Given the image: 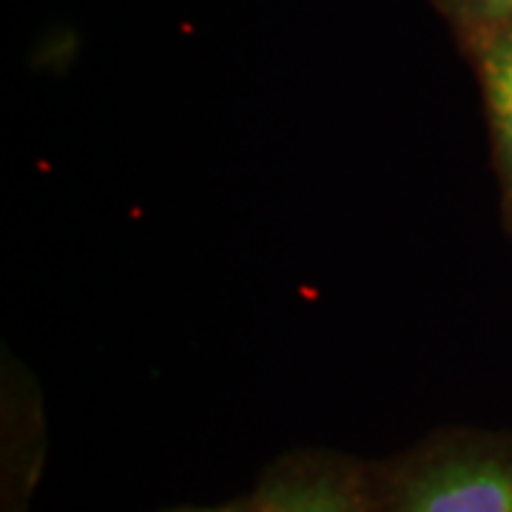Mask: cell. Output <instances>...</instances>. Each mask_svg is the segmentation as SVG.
Listing matches in <instances>:
<instances>
[{
    "mask_svg": "<svg viewBox=\"0 0 512 512\" xmlns=\"http://www.w3.org/2000/svg\"><path fill=\"white\" fill-rule=\"evenodd\" d=\"M399 512H512V464L493 456L439 461L407 487Z\"/></svg>",
    "mask_w": 512,
    "mask_h": 512,
    "instance_id": "6da1fadb",
    "label": "cell"
},
{
    "mask_svg": "<svg viewBox=\"0 0 512 512\" xmlns=\"http://www.w3.org/2000/svg\"><path fill=\"white\" fill-rule=\"evenodd\" d=\"M470 43L478 57V72L487 94L498 148L512 174V23L473 37Z\"/></svg>",
    "mask_w": 512,
    "mask_h": 512,
    "instance_id": "7a4b0ae2",
    "label": "cell"
},
{
    "mask_svg": "<svg viewBox=\"0 0 512 512\" xmlns=\"http://www.w3.org/2000/svg\"><path fill=\"white\" fill-rule=\"evenodd\" d=\"M262 512H359L350 493L330 478H305L279 487Z\"/></svg>",
    "mask_w": 512,
    "mask_h": 512,
    "instance_id": "3957f363",
    "label": "cell"
},
{
    "mask_svg": "<svg viewBox=\"0 0 512 512\" xmlns=\"http://www.w3.org/2000/svg\"><path fill=\"white\" fill-rule=\"evenodd\" d=\"M444 18H450L467 40L512 23V0H433Z\"/></svg>",
    "mask_w": 512,
    "mask_h": 512,
    "instance_id": "277c9868",
    "label": "cell"
},
{
    "mask_svg": "<svg viewBox=\"0 0 512 512\" xmlns=\"http://www.w3.org/2000/svg\"><path fill=\"white\" fill-rule=\"evenodd\" d=\"M211 512H217V510H211ZM220 512H231V510H220Z\"/></svg>",
    "mask_w": 512,
    "mask_h": 512,
    "instance_id": "5b68a950",
    "label": "cell"
}]
</instances>
